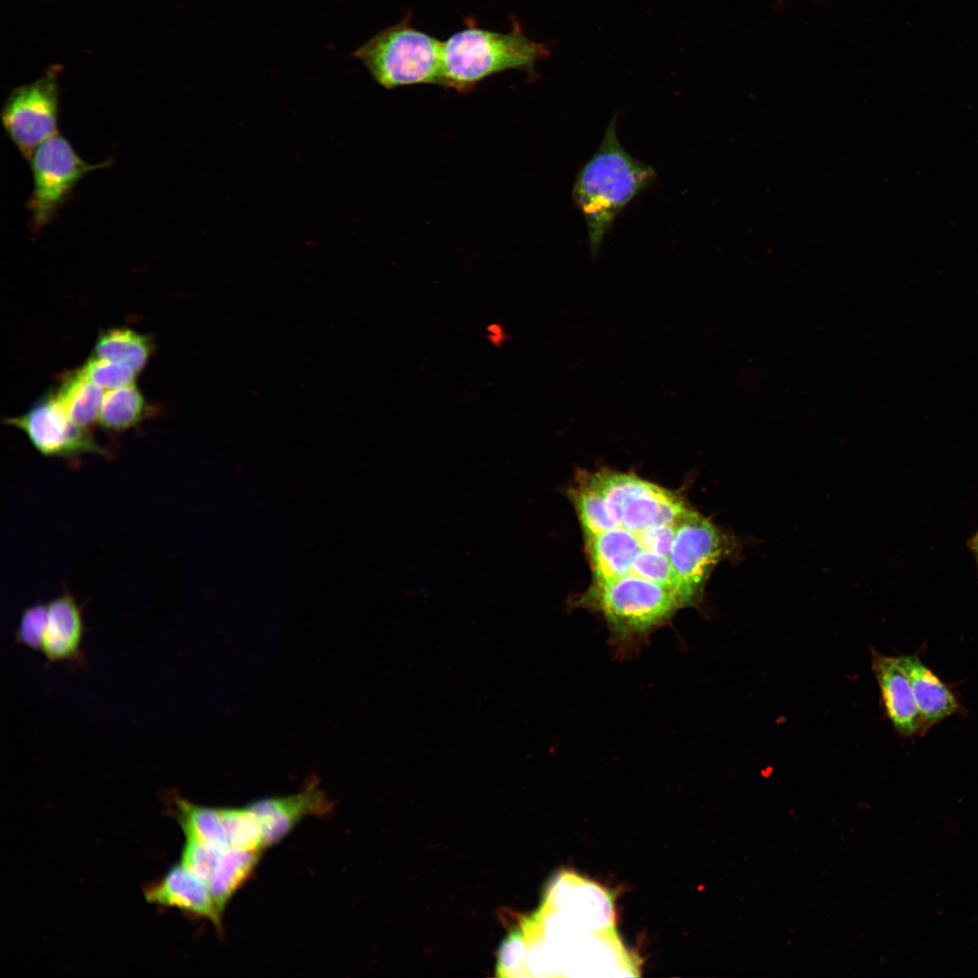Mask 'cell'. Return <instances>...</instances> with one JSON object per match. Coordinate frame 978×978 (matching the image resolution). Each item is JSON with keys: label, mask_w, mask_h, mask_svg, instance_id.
<instances>
[{"label": "cell", "mask_w": 978, "mask_h": 978, "mask_svg": "<svg viewBox=\"0 0 978 978\" xmlns=\"http://www.w3.org/2000/svg\"><path fill=\"white\" fill-rule=\"evenodd\" d=\"M499 971L531 976H636L637 966L615 928L572 927L540 939L508 936Z\"/></svg>", "instance_id": "obj_1"}, {"label": "cell", "mask_w": 978, "mask_h": 978, "mask_svg": "<svg viewBox=\"0 0 978 978\" xmlns=\"http://www.w3.org/2000/svg\"><path fill=\"white\" fill-rule=\"evenodd\" d=\"M653 168L632 158L617 136V117L608 126L595 154L575 180L572 197L587 226L590 254L596 257L616 216L650 185Z\"/></svg>", "instance_id": "obj_2"}, {"label": "cell", "mask_w": 978, "mask_h": 978, "mask_svg": "<svg viewBox=\"0 0 978 978\" xmlns=\"http://www.w3.org/2000/svg\"><path fill=\"white\" fill-rule=\"evenodd\" d=\"M579 603L602 616L610 644L622 657L636 651L678 609L687 607L674 590L636 575L592 585Z\"/></svg>", "instance_id": "obj_3"}, {"label": "cell", "mask_w": 978, "mask_h": 978, "mask_svg": "<svg viewBox=\"0 0 978 978\" xmlns=\"http://www.w3.org/2000/svg\"><path fill=\"white\" fill-rule=\"evenodd\" d=\"M549 56L547 45L530 39L517 22L509 33L470 25L444 41L442 86L467 92L504 71L534 73L537 62Z\"/></svg>", "instance_id": "obj_4"}, {"label": "cell", "mask_w": 978, "mask_h": 978, "mask_svg": "<svg viewBox=\"0 0 978 978\" xmlns=\"http://www.w3.org/2000/svg\"><path fill=\"white\" fill-rule=\"evenodd\" d=\"M444 42L413 27L409 16L385 28L353 52L372 78L386 89L442 85Z\"/></svg>", "instance_id": "obj_5"}, {"label": "cell", "mask_w": 978, "mask_h": 978, "mask_svg": "<svg viewBox=\"0 0 978 978\" xmlns=\"http://www.w3.org/2000/svg\"><path fill=\"white\" fill-rule=\"evenodd\" d=\"M587 475L603 497L610 529L641 532L675 523L689 509L675 493L631 474L599 471Z\"/></svg>", "instance_id": "obj_6"}, {"label": "cell", "mask_w": 978, "mask_h": 978, "mask_svg": "<svg viewBox=\"0 0 978 978\" xmlns=\"http://www.w3.org/2000/svg\"><path fill=\"white\" fill-rule=\"evenodd\" d=\"M34 187L27 202L34 232L57 216L78 182L89 172L110 166V161L91 164L82 158L67 139L57 134L43 142L31 159Z\"/></svg>", "instance_id": "obj_7"}, {"label": "cell", "mask_w": 978, "mask_h": 978, "mask_svg": "<svg viewBox=\"0 0 978 978\" xmlns=\"http://www.w3.org/2000/svg\"><path fill=\"white\" fill-rule=\"evenodd\" d=\"M738 546L734 537L697 512L689 508L683 515L672 540L669 561L693 605L700 600L713 568Z\"/></svg>", "instance_id": "obj_8"}, {"label": "cell", "mask_w": 978, "mask_h": 978, "mask_svg": "<svg viewBox=\"0 0 978 978\" xmlns=\"http://www.w3.org/2000/svg\"><path fill=\"white\" fill-rule=\"evenodd\" d=\"M5 132L27 160L45 140L58 134L59 87L56 72L15 88L1 113Z\"/></svg>", "instance_id": "obj_9"}, {"label": "cell", "mask_w": 978, "mask_h": 978, "mask_svg": "<svg viewBox=\"0 0 978 978\" xmlns=\"http://www.w3.org/2000/svg\"><path fill=\"white\" fill-rule=\"evenodd\" d=\"M6 423L22 430L44 456L70 457L85 453L107 455L85 427L75 424L54 394L44 396L24 414Z\"/></svg>", "instance_id": "obj_10"}, {"label": "cell", "mask_w": 978, "mask_h": 978, "mask_svg": "<svg viewBox=\"0 0 978 978\" xmlns=\"http://www.w3.org/2000/svg\"><path fill=\"white\" fill-rule=\"evenodd\" d=\"M544 902L596 931L615 928L612 897L603 887L572 872L559 874L550 884Z\"/></svg>", "instance_id": "obj_11"}, {"label": "cell", "mask_w": 978, "mask_h": 978, "mask_svg": "<svg viewBox=\"0 0 978 978\" xmlns=\"http://www.w3.org/2000/svg\"><path fill=\"white\" fill-rule=\"evenodd\" d=\"M872 670L879 686L886 715L903 736L925 733L907 675L898 657L874 652Z\"/></svg>", "instance_id": "obj_12"}, {"label": "cell", "mask_w": 978, "mask_h": 978, "mask_svg": "<svg viewBox=\"0 0 978 978\" xmlns=\"http://www.w3.org/2000/svg\"><path fill=\"white\" fill-rule=\"evenodd\" d=\"M246 808L258 824L265 848L281 840L304 817L325 813L331 804L322 791L311 783L298 794L259 800Z\"/></svg>", "instance_id": "obj_13"}, {"label": "cell", "mask_w": 978, "mask_h": 978, "mask_svg": "<svg viewBox=\"0 0 978 978\" xmlns=\"http://www.w3.org/2000/svg\"><path fill=\"white\" fill-rule=\"evenodd\" d=\"M145 897L150 903L177 907L221 926L222 912L207 884L181 864L172 867L158 883L148 887Z\"/></svg>", "instance_id": "obj_14"}, {"label": "cell", "mask_w": 978, "mask_h": 978, "mask_svg": "<svg viewBox=\"0 0 978 978\" xmlns=\"http://www.w3.org/2000/svg\"><path fill=\"white\" fill-rule=\"evenodd\" d=\"M643 532H633L615 527L586 537L587 551L594 574L593 585L631 573L637 557L645 551L640 542Z\"/></svg>", "instance_id": "obj_15"}, {"label": "cell", "mask_w": 978, "mask_h": 978, "mask_svg": "<svg viewBox=\"0 0 978 978\" xmlns=\"http://www.w3.org/2000/svg\"><path fill=\"white\" fill-rule=\"evenodd\" d=\"M898 657L907 675L925 732L961 711L960 702L952 689L917 655Z\"/></svg>", "instance_id": "obj_16"}, {"label": "cell", "mask_w": 978, "mask_h": 978, "mask_svg": "<svg viewBox=\"0 0 978 978\" xmlns=\"http://www.w3.org/2000/svg\"><path fill=\"white\" fill-rule=\"evenodd\" d=\"M82 632L80 609L70 595H62L47 604V626L41 648L49 661L77 657Z\"/></svg>", "instance_id": "obj_17"}, {"label": "cell", "mask_w": 978, "mask_h": 978, "mask_svg": "<svg viewBox=\"0 0 978 978\" xmlns=\"http://www.w3.org/2000/svg\"><path fill=\"white\" fill-rule=\"evenodd\" d=\"M260 851L229 848L219 854L207 886L222 913L234 893L251 875Z\"/></svg>", "instance_id": "obj_18"}, {"label": "cell", "mask_w": 978, "mask_h": 978, "mask_svg": "<svg viewBox=\"0 0 978 978\" xmlns=\"http://www.w3.org/2000/svg\"><path fill=\"white\" fill-rule=\"evenodd\" d=\"M54 395L78 426L87 428L98 419L104 394L81 369L66 376Z\"/></svg>", "instance_id": "obj_19"}, {"label": "cell", "mask_w": 978, "mask_h": 978, "mask_svg": "<svg viewBox=\"0 0 978 978\" xmlns=\"http://www.w3.org/2000/svg\"><path fill=\"white\" fill-rule=\"evenodd\" d=\"M177 818L186 835L217 851L230 848L219 809L193 804L175 797Z\"/></svg>", "instance_id": "obj_20"}, {"label": "cell", "mask_w": 978, "mask_h": 978, "mask_svg": "<svg viewBox=\"0 0 978 978\" xmlns=\"http://www.w3.org/2000/svg\"><path fill=\"white\" fill-rule=\"evenodd\" d=\"M152 350V340L148 336L128 328H114L100 334L92 357L128 364L139 372Z\"/></svg>", "instance_id": "obj_21"}, {"label": "cell", "mask_w": 978, "mask_h": 978, "mask_svg": "<svg viewBox=\"0 0 978 978\" xmlns=\"http://www.w3.org/2000/svg\"><path fill=\"white\" fill-rule=\"evenodd\" d=\"M148 413L143 395L132 384L107 390L103 395L98 421L107 430L123 431L139 424Z\"/></svg>", "instance_id": "obj_22"}, {"label": "cell", "mask_w": 978, "mask_h": 978, "mask_svg": "<svg viewBox=\"0 0 978 978\" xmlns=\"http://www.w3.org/2000/svg\"><path fill=\"white\" fill-rule=\"evenodd\" d=\"M230 848L261 850L260 829L251 812L244 809H219Z\"/></svg>", "instance_id": "obj_23"}, {"label": "cell", "mask_w": 978, "mask_h": 978, "mask_svg": "<svg viewBox=\"0 0 978 978\" xmlns=\"http://www.w3.org/2000/svg\"><path fill=\"white\" fill-rule=\"evenodd\" d=\"M81 370L94 384L108 390L134 384L138 374L128 364L92 356Z\"/></svg>", "instance_id": "obj_24"}, {"label": "cell", "mask_w": 978, "mask_h": 978, "mask_svg": "<svg viewBox=\"0 0 978 978\" xmlns=\"http://www.w3.org/2000/svg\"><path fill=\"white\" fill-rule=\"evenodd\" d=\"M221 852L187 838L180 864L207 884Z\"/></svg>", "instance_id": "obj_25"}, {"label": "cell", "mask_w": 978, "mask_h": 978, "mask_svg": "<svg viewBox=\"0 0 978 978\" xmlns=\"http://www.w3.org/2000/svg\"><path fill=\"white\" fill-rule=\"evenodd\" d=\"M47 626V605L34 604L26 609L20 620L17 630L18 639L24 645L40 648Z\"/></svg>", "instance_id": "obj_26"}, {"label": "cell", "mask_w": 978, "mask_h": 978, "mask_svg": "<svg viewBox=\"0 0 978 978\" xmlns=\"http://www.w3.org/2000/svg\"><path fill=\"white\" fill-rule=\"evenodd\" d=\"M967 547L972 551L978 567V530L967 541Z\"/></svg>", "instance_id": "obj_27"}, {"label": "cell", "mask_w": 978, "mask_h": 978, "mask_svg": "<svg viewBox=\"0 0 978 978\" xmlns=\"http://www.w3.org/2000/svg\"><path fill=\"white\" fill-rule=\"evenodd\" d=\"M785 0H776V7L779 8Z\"/></svg>", "instance_id": "obj_28"}]
</instances>
